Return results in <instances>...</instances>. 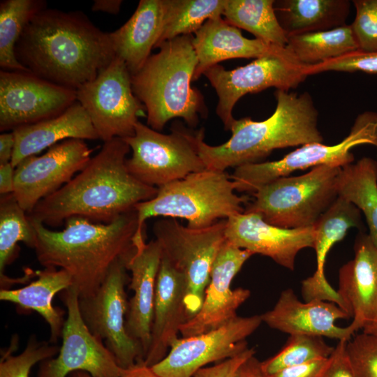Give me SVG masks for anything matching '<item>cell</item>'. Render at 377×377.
<instances>
[{"instance_id":"obj_40","label":"cell","mask_w":377,"mask_h":377,"mask_svg":"<svg viewBox=\"0 0 377 377\" xmlns=\"http://www.w3.org/2000/svg\"><path fill=\"white\" fill-rule=\"evenodd\" d=\"M325 71L377 73V52H367L357 50L325 62L304 67L306 76Z\"/></svg>"},{"instance_id":"obj_41","label":"cell","mask_w":377,"mask_h":377,"mask_svg":"<svg viewBox=\"0 0 377 377\" xmlns=\"http://www.w3.org/2000/svg\"><path fill=\"white\" fill-rule=\"evenodd\" d=\"M255 353L253 348H248L235 356L199 369L193 377H235L242 364Z\"/></svg>"},{"instance_id":"obj_4","label":"cell","mask_w":377,"mask_h":377,"mask_svg":"<svg viewBox=\"0 0 377 377\" xmlns=\"http://www.w3.org/2000/svg\"><path fill=\"white\" fill-rule=\"evenodd\" d=\"M276 107L267 119L257 121L249 117L235 119L226 142L212 146L204 141V130L195 133L198 154L209 170L260 163L275 149L323 142L318 112L311 95L276 89Z\"/></svg>"},{"instance_id":"obj_39","label":"cell","mask_w":377,"mask_h":377,"mask_svg":"<svg viewBox=\"0 0 377 377\" xmlns=\"http://www.w3.org/2000/svg\"><path fill=\"white\" fill-rule=\"evenodd\" d=\"M346 353L357 377H377V336L356 334L347 342Z\"/></svg>"},{"instance_id":"obj_30","label":"cell","mask_w":377,"mask_h":377,"mask_svg":"<svg viewBox=\"0 0 377 377\" xmlns=\"http://www.w3.org/2000/svg\"><path fill=\"white\" fill-rule=\"evenodd\" d=\"M338 195L362 212L369 236L377 247V161L363 157L341 168L338 177Z\"/></svg>"},{"instance_id":"obj_27","label":"cell","mask_w":377,"mask_h":377,"mask_svg":"<svg viewBox=\"0 0 377 377\" xmlns=\"http://www.w3.org/2000/svg\"><path fill=\"white\" fill-rule=\"evenodd\" d=\"M165 12V0H140L128 20L108 33L114 57L125 63L131 75L144 66L156 47Z\"/></svg>"},{"instance_id":"obj_17","label":"cell","mask_w":377,"mask_h":377,"mask_svg":"<svg viewBox=\"0 0 377 377\" xmlns=\"http://www.w3.org/2000/svg\"><path fill=\"white\" fill-rule=\"evenodd\" d=\"M84 140L68 139L40 156H29L15 168L13 195L30 213L43 198L56 192L82 170L91 158Z\"/></svg>"},{"instance_id":"obj_6","label":"cell","mask_w":377,"mask_h":377,"mask_svg":"<svg viewBox=\"0 0 377 377\" xmlns=\"http://www.w3.org/2000/svg\"><path fill=\"white\" fill-rule=\"evenodd\" d=\"M236 192L226 171L207 168L165 184L153 198L135 205L138 230L133 242L145 239V221L151 217L184 219L186 226L203 228L242 213L249 198Z\"/></svg>"},{"instance_id":"obj_3","label":"cell","mask_w":377,"mask_h":377,"mask_svg":"<svg viewBox=\"0 0 377 377\" xmlns=\"http://www.w3.org/2000/svg\"><path fill=\"white\" fill-rule=\"evenodd\" d=\"M31 221L36 232L34 250L38 261L45 267L65 270L79 298L93 295L112 265L135 249L133 239L138 230L135 209L108 223L72 217L58 231Z\"/></svg>"},{"instance_id":"obj_47","label":"cell","mask_w":377,"mask_h":377,"mask_svg":"<svg viewBox=\"0 0 377 377\" xmlns=\"http://www.w3.org/2000/svg\"><path fill=\"white\" fill-rule=\"evenodd\" d=\"M120 377H161L157 374L151 367L145 365L142 362L123 369Z\"/></svg>"},{"instance_id":"obj_21","label":"cell","mask_w":377,"mask_h":377,"mask_svg":"<svg viewBox=\"0 0 377 377\" xmlns=\"http://www.w3.org/2000/svg\"><path fill=\"white\" fill-rule=\"evenodd\" d=\"M354 251L353 259L339 269L337 292L357 331L377 318V247L360 232Z\"/></svg>"},{"instance_id":"obj_31","label":"cell","mask_w":377,"mask_h":377,"mask_svg":"<svg viewBox=\"0 0 377 377\" xmlns=\"http://www.w3.org/2000/svg\"><path fill=\"white\" fill-rule=\"evenodd\" d=\"M274 0H226L223 15L229 24L246 30L267 43L286 47L288 37L280 26Z\"/></svg>"},{"instance_id":"obj_45","label":"cell","mask_w":377,"mask_h":377,"mask_svg":"<svg viewBox=\"0 0 377 377\" xmlns=\"http://www.w3.org/2000/svg\"><path fill=\"white\" fill-rule=\"evenodd\" d=\"M15 147L13 131L3 132L0 135V165L11 162Z\"/></svg>"},{"instance_id":"obj_42","label":"cell","mask_w":377,"mask_h":377,"mask_svg":"<svg viewBox=\"0 0 377 377\" xmlns=\"http://www.w3.org/2000/svg\"><path fill=\"white\" fill-rule=\"evenodd\" d=\"M347 342L339 341L318 377H357L346 353Z\"/></svg>"},{"instance_id":"obj_33","label":"cell","mask_w":377,"mask_h":377,"mask_svg":"<svg viewBox=\"0 0 377 377\" xmlns=\"http://www.w3.org/2000/svg\"><path fill=\"white\" fill-rule=\"evenodd\" d=\"M47 8L43 0H3L0 3V66L1 70L31 73L17 59L15 45L34 17Z\"/></svg>"},{"instance_id":"obj_48","label":"cell","mask_w":377,"mask_h":377,"mask_svg":"<svg viewBox=\"0 0 377 377\" xmlns=\"http://www.w3.org/2000/svg\"><path fill=\"white\" fill-rule=\"evenodd\" d=\"M121 3V0H95L91 6V10L115 15L119 12Z\"/></svg>"},{"instance_id":"obj_8","label":"cell","mask_w":377,"mask_h":377,"mask_svg":"<svg viewBox=\"0 0 377 377\" xmlns=\"http://www.w3.org/2000/svg\"><path fill=\"white\" fill-rule=\"evenodd\" d=\"M226 219L203 228L184 226L175 219L158 220L153 232L162 257L185 279L187 320L200 310L215 260L226 237Z\"/></svg>"},{"instance_id":"obj_11","label":"cell","mask_w":377,"mask_h":377,"mask_svg":"<svg viewBox=\"0 0 377 377\" xmlns=\"http://www.w3.org/2000/svg\"><path fill=\"white\" fill-rule=\"evenodd\" d=\"M304 67L286 47L279 46L244 66L226 70L216 64L203 75L219 97L216 114L225 129L230 131L235 121L233 108L243 96L269 87L286 91L297 88L307 77Z\"/></svg>"},{"instance_id":"obj_34","label":"cell","mask_w":377,"mask_h":377,"mask_svg":"<svg viewBox=\"0 0 377 377\" xmlns=\"http://www.w3.org/2000/svg\"><path fill=\"white\" fill-rule=\"evenodd\" d=\"M226 3V0H165L164 24L156 47L164 41L195 33L208 20L221 17Z\"/></svg>"},{"instance_id":"obj_16","label":"cell","mask_w":377,"mask_h":377,"mask_svg":"<svg viewBox=\"0 0 377 377\" xmlns=\"http://www.w3.org/2000/svg\"><path fill=\"white\" fill-rule=\"evenodd\" d=\"M77 101L76 90L25 71H0V131L57 117Z\"/></svg>"},{"instance_id":"obj_12","label":"cell","mask_w":377,"mask_h":377,"mask_svg":"<svg viewBox=\"0 0 377 377\" xmlns=\"http://www.w3.org/2000/svg\"><path fill=\"white\" fill-rule=\"evenodd\" d=\"M131 77L125 63L114 57L94 80L76 90L77 101L103 142L132 136L138 116L146 112L133 92Z\"/></svg>"},{"instance_id":"obj_14","label":"cell","mask_w":377,"mask_h":377,"mask_svg":"<svg viewBox=\"0 0 377 377\" xmlns=\"http://www.w3.org/2000/svg\"><path fill=\"white\" fill-rule=\"evenodd\" d=\"M262 323L260 315L237 316L217 329L178 338L165 357L151 367L161 377H193L208 364L232 357L248 348L246 339Z\"/></svg>"},{"instance_id":"obj_26","label":"cell","mask_w":377,"mask_h":377,"mask_svg":"<svg viewBox=\"0 0 377 377\" xmlns=\"http://www.w3.org/2000/svg\"><path fill=\"white\" fill-rule=\"evenodd\" d=\"M12 131L15 147L11 163L14 168L24 159L64 140L99 139L88 114L77 101L57 117Z\"/></svg>"},{"instance_id":"obj_13","label":"cell","mask_w":377,"mask_h":377,"mask_svg":"<svg viewBox=\"0 0 377 377\" xmlns=\"http://www.w3.org/2000/svg\"><path fill=\"white\" fill-rule=\"evenodd\" d=\"M126 270L125 258L117 260L98 290L90 297L79 298V309L85 325L104 341L122 369L143 362L140 344L126 329L129 302L125 291Z\"/></svg>"},{"instance_id":"obj_15","label":"cell","mask_w":377,"mask_h":377,"mask_svg":"<svg viewBox=\"0 0 377 377\" xmlns=\"http://www.w3.org/2000/svg\"><path fill=\"white\" fill-rule=\"evenodd\" d=\"M61 298L67 308L62 331V343L57 357L40 362L37 377H66L83 371L93 377H120L123 369L103 341L85 325L79 309V295L73 288L62 291Z\"/></svg>"},{"instance_id":"obj_29","label":"cell","mask_w":377,"mask_h":377,"mask_svg":"<svg viewBox=\"0 0 377 377\" xmlns=\"http://www.w3.org/2000/svg\"><path fill=\"white\" fill-rule=\"evenodd\" d=\"M348 0H278L274 8L287 37L330 30L346 24Z\"/></svg>"},{"instance_id":"obj_43","label":"cell","mask_w":377,"mask_h":377,"mask_svg":"<svg viewBox=\"0 0 377 377\" xmlns=\"http://www.w3.org/2000/svg\"><path fill=\"white\" fill-rule=\"evenodd\" d=\"M328 358L316 360L310 362L281 369L266 377H318Z\"/></svg>"},{"instance_id":"obj_20","label":"cell","mask_w":377,"mask_h":377,"mask_svg":"<svg viewBox=\"0 0 377 377\" xmlns=\"http://www.w3.org/2000/svg\"><path fill=\"white\" fill-rule=\"evenodd\" d=\"M269 327L293 334H306L348 341L356 330L336 325L350 316L333 302L320 300L302 302L291 288L281 292L274 307L260 315Z\"/></svg>"},{"instance_id":"obj_7","label":"cell","mask_w":377,"mask_h":377,"mask_svg":"<svg viewBox=\"0 0 377 377\" xmlns=\"http://www.w3.org/2000/svg\"><path fill=\"white\" fill-rule=\"evenodd\" d=\"M341 169L322 165L302 175L279 178L255 191L244 212L283 228L313 226L338 197Z\"/></svg>"},{"instance_id":"obj_44","label":"cell","mask_w":377,"mask_h":377,"mask_svg":"<svg viewBox=\"0 0 377 377\" xmlns=\"http://www.w3.org/2000/svg\"><path fill=\"white\" fill-rule=\"evenodd\" d=\"M15 182V168L11 162L0 165V193L1 195L13 193Z\"/></svg>"},{"instance_id":"obj_10","label":"cell","mask_w":377,"mask_h":377,"mask_svg":"<svg viewBox=\"0 0 377 377\" xmlns=\"http://www.w3.org/2000/svg\"><path fill=\"white\" fill-rule=\"evenodd\" d=\"M360 145L377 147V112L367 111L355 119L349 134L334 145L313 142L302 145L283 158L243 165L235 168L231 178L236 191L253 193L261 186L279 178L322 165L342 168L353 163L350 150Z\"/></svg>"},{"instance_id":"obj_19","label":"cell","mask_w":377,"mask_h":377,"mask_svg":"<svg viewBox=\"0 0 377 377\" xmlns=\"http://www.w3.org/2000/svg\"><path fill=\"white\" fill-rule=\"evenodd\" d=\"M226 237L235 246L272 259L293 270L297 253L313 248V226L283 228L265 222L256 213H238L226 219Z\"/></svg>"},{"instance_id":"obj_32","label":"cell","mask_w":377,"mask_h":377,"mask_svg":"<svg viewBox=\"0 0 377 377\" xmlns=\"http://www.w3.org/2000/svg\"><path fill=\"white\" fill-rule=\"evenodd\" d=\"M286 47L305 66L325 62L358 50L350 24L289 36Z\"/></svg>"},{"instance_id":"obj_2","label":"cell","mask_w":377,"mask_h":377,"mask_svg":"<svg viewBox=\"0 0 377 377\" xmlns=\"http://www.w3.org/2000/svg\"><path fill=\"white\" fill-rule=\"evenodd\" d=\"M130 151L123 138L104 142L82 170L27 214L29 219L48 228L72 217L108 223L153 198L158 188L140 182L127 169Z\"/></svg>"},{"instance_id":"obj_1","label":"cell","mask_w":377,"mask_h":377,"mask_svg":"<svg viewBox=\"0 0 377 377\" xmlns=\"http://www.w3.org/2000/svg\"><path fill=\"white\" fill-rule=\"evenodd\" d=\"M15 53L31 73L73 90L94 80L114 57L108 33L84 13L47 8L27 25Z\"/></svg>"},{"instance_id":"obj_23","label":"cell","mask_w":377,"mask_h":377,"mask_svg":"<svg viewBox=\"0 0 377 377\" xmlns=\"http://www.w3.org/2000/svg\"><path fill=\"white\" fill-rule=\"evenodd\" d=\"M360 210L352 202L338 195L313 226V248L316 256L314 274L302 281L301 293L304 301H327L343 306L342 300L327 281L325 274L326 258L332 247L346 236L351 228H362Z\"/></svg>"},{"instance_id":"obj_24","label":"cell","mask_w":377,"mask_h":377,"mask_svg":"<svg viewBox=\"0 0 377 377\" xmlns=\"http://www.w3.org/2000/svg\"><path fill=\"white\" fill-rule=\"evenodd\" d=\"M186 284L182 274L162 257L154 304L151 343L143 363L152 367L168 354L187 321Z\"/></svg>"},{"instance_id":"obj_28","label":"cell","mask_w":377,"mask_h":377,"mask_svg":"<svg viewBox=\"0 0 377 377\" xmlns=\"http://www.w3.org/2000/svg\"><path fill=\"white\" fill-rule=\"evenodd\" d=\"M35 272L38 279L24 287L1 289L0 300L38 312L50 326L49 342L53 344L62 336L65 323L64 311L52 305L53 298L57 293L71 287L72 279L65 270L54 267Z\"/></svg>"},{"instance_id":"obj_9","label":"cell","mask_w":377,"mask_h":377,"mask_svg":"<svg viewBox=\"0 0 377 377\" xmlns=\"http://www.w3.org/2000/svg\"><path fill=\"white\" fill-rule=\"evenodd\" d=\"M132 154L128 172L140 182L155 188L206 169L196 145L195 133L175 126L163 134L138 121L134 134L123 138Z\"/></svg>"},{"instance_id":"obj_5","label":"cell","mask_w":377,"mask_h":377,"mask_svg":"<svg viewBox=\"0 0 377 377\" xmlns=\"http://www.w3.org/2000/svg\"><path fill=\"white\" fill-rule=\"evenodd\" d=\"M192 40L189 34L163 42L131 75L133 92L145 107L147 126L154 130H163L177 117L195 126L199 117L207 114L204 97L191 84L198 64Z\"/></svg>"},{"instance_id":"obj_25","label":"cell","mask_w":377,"mask_h":377,"mask_svg":"<svg viewBox=\"0 0 377 377\" xmlns=\"http://www.w3.org/2000/svg\"><path fill=\"white\" fill-rule=\"evenodd\" d=\"M194 34L192 44L198 64L193 81L197 80L205 71L220 61L238 58L257 59L279 47L256 38H245L239 28L221 17L208 20Z\"/></svg>"},{"instance_id":"obj_22","label":"cell","mask_w":377,"mask_h":377,"mask_svg":"<svg viewBox=\"0 0 377 377\" xmlns=\"http://www.w3.org/2000/svg\"><path fill=\"white\" fill-rule=\"evenodd\" d=\"M161 260V246L154 239L135 246L125 261L126 269L131 273L129 288L133 291L128 302L126 329L140 344L143 360L151 343L156 280Z\"/></svg>"},{"instance_id":"obj_18","label":"cell","mask_w":377,"mask_h":377,"mask_svg":"<svg viewBox=\"0 0 377 377\" xmlns=\"http://www.w3.org/2000/svg\"><path fill=\"white\" fill-rule=\"evenodd\" d=\"M253 255L226 241L214 263L200 310L180 327L182 337L217 329L237 316V310L250 297L251 291L243 288L232 290L230 285Z\"/></svg>"},{"instance_id":"obj_50","label":"cell","mask_w":377,"mask_h":377,"mask_svg":"<svg viewBox=\"0 0 377 377\" xmlns=\"http://www.w3.org/2000/svg\"><path fill=\"white\" fill-rule=\"evenodd\" d=\"M71 377H93L89 373L83 371H78L72 373Z\"/></svg>"},{"instance_id":"obj_35","label":"cell","mask_w":377,"mask_h":377,"mask_svg":"<svg viewBox=\"0 0 377 377\" xmlns=\"http://www.w3.org/2000/svg\"><path fill=\"white\" fill-rule=\"evenodd\" d=\"M36 242L34 224L13 194L1 195L0 275H5L6 267L15 259L19 242L34 249Z\"/></svg>"},{"instance_id":"obj_36","label":"cell","mask_w":377,"mask_h":377,"mask_svg":"<svg viewBox=\"0 0 377 377\" xmlns=\"http://www.w3.org/2000/svg\"><path fill=\"white\" fill-rule=\"evenodd\" d=\"M334 348L320 337L290 335L281 350L274 356L260 362V367L265 376L272 375L287 367L328 358Z\"/></svg>"},{"instance_id":"obj_46","label":"cell","mask_w":377,"mask_h":377,"mask_svg":"<svg viewBox=\"0 0 377 377\" xmlns=\"http://www.w3.org/2000/svg\"><path fill=\"white\" fill-rule=\"evenodd\" d=\"M235 377H266L263 374L260 362L255 357H250L239 368Z\"/></svg>"},{"instance_id":"obj_49","label":"cell","mask_w":377,"mask_h":377,"mask_svg":"<svg viewBox=\"0 0 377 377\" xmlns=\"http://www.w3.org/2000/svg\"><path fill=\"white\" fill-rule=\"evenodd\" d=\"M362 332L377 336V318L373 322L367 325L362 329Z\"/></svg>"},{"instance_id":"obj_37","label":"cell","mask_w":377,"mask_h":377,"mask_svg":"<svg viewBox=\"0 0 377 377\" xmlns=\"http://www.w3.org/2000/svg\"><path fill=\"white\" fill-rule=\"evenodd\" d=\"M17 339H13L10 347L1 353L0 377H29L36 363L54 357L59 351L56 345L39 341L35 334L30 336L25 348L18 355L12 353L17 346Z\"/></svg>"},{"instance_id":"obj_38","label":"cell","mask_w":377,"mask_h":377,"mask_svg":"<svg viewBox=\"0 0 377 377\" xmlns=\"http://www.w3.org/2000/svg\"><path fill=\"white\" fill-rule=\"evenodd\" d=\"M355 17L350 24L358 50L377 52V0H354Z\"/></svg>"}]
</instances>
